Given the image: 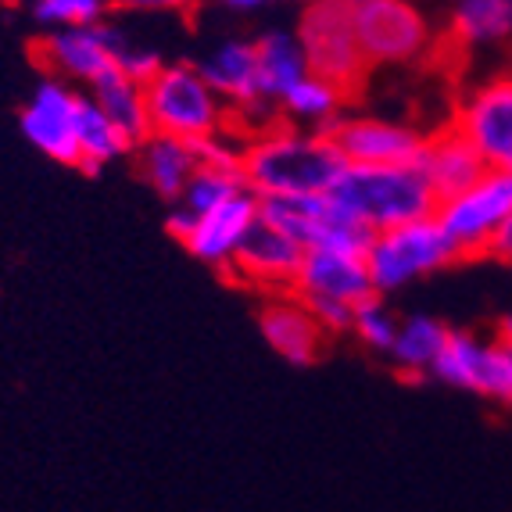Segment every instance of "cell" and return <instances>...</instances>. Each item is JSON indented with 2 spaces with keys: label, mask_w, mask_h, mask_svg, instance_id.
I'll return each instance as SVG.
<instances>
[{
  "label": "cell",
  "mask_w": 512,
  "mask_h": 512,
  "mask_svg": "<svg viewBox=\"0 0 512 512\" xmlns=\"http://www.w3.org/2000/svg\"><path fill=\"white\" fill-rule=\"evenodd\" d=\"M341 147L330 133L298 129L287 122H269L244 140V183L258 201L269 197H326L341 183Z\"/></svg>",
  "instance_id": "cell-1"
},
{
  "label": "cell",
  "mask_w": 512,
  "mask_h": 512,
  "mask_svg": "<svg viewBox=\"0 0 512 512\" xmlns=\"http://www.w3.org/2000/svg\"><path fill=\"white\" fill-rule=\"evenodd\" d=\"M355 226L376 233L434 219L437 194L419 165H348L341 183L326 194Z\"/></svg>",
  "instance_id": "cell-2"
},
{
  "label": "cell",
  "mask_w": 512,
  "mask_h": 512,
  "mask_svg": "<svg viewBox=\"0 0 512 512\" xmlns=\"http://www.w3.org/2000/svg\"><path fill=\"white\" fill-rule=\"evenodd\" d=\"M147 115H151V133L194 140V144H205L233 129V108L205 83L194 61H169L147 83Z\"/></svg>",
  "instance_id": "cell-3"
},
{
  "label": "cell",
  "mask_w": 512,
  "mask_h": 512,
  "mask_svg": "<svg viewBox=\"0 0 512 512\" xmlns=\"http://www.w3.org/2000/svg\"><path fill=\"white\" fill-rule=\"evenodd\" d=\"M308 72L333 83L344 94H359L369 76V61L362 54L351 0H305L294 26Z\"/></svg>",
  "instance_id": "cell-4"
},
{
  "label": "cell",
  "mask_w": 512,
  "mask_h": 512,
  "mask_svg": "<svg viewBox=\"0 0 512 512\" xmlns=\"http://www.w3.org/2000/svg\"><path fill=\"white\" fill-rule=\"evenodd\" d=\"M455 262H459V251L444 237L437 219H419L409 226H398V230L376 233L366 251L369 280H373V291L380 298L405 291L416 280H427Z\"/></svg>",
  "instance_id": "cell-5"
},
{
  "label": "cell",
  "mask_w": 512,
  "mask_h": 512,
  "mask_svg": "<svg viewBox=\"0 0 512 512\" xmlns=\"http://www.w3.org/2000/svg\"><path fill=\"white\" fill-rule=\"evenodd\" d=\"M369 69L416 65L434 51V26L416 0H351Z\"/></svg>",
  "instance_id": "cell-6"
},
{
  "label": "cell",
  "mask_w": 512,
  "mask_h": 512,
  "mask_svg": "<svg viewBox=\"0 0 512 512\" xmlns=\"http://www.w3.org/2000/svg\"><path fill=\"white\" fill-rule=\"evenodd\" d=\"M512 215V172H487L470 190L437 201V226L452 240L459 258L491 255L495 237Z\"/></svg>",
  "instance_id": "cell-7"
},
{
  "label": "cell",
  "mask_w": 512,
  "mask_h": 512,
  "mask_svg": "<svg viewBox=\"0 0 512 512\" xmlns=\"http://www.w3.org/2000/svg\"><path fill=\"white\" fill-rule=\"evenodd\" d=\"M430 380L512 409V348L498 337L452 330L434 369H430Z\"/></svg>",
  "instance_id": "cell-8"
},
{
  "label": "cell",
  "mask_w": 512,
  "mask_h": 512,
  "mask_svg": "<svg viewBox=\"0 0 512 512\" xmlns=\"http://www.w3.org/2000/svg\"><path fill=\"white\" fill-rule=\"evenodd\" d=\"M33 61L43 76H54L69 86H90L119 69V26L101 22V26L79 29H51L33 40Z\"/></svg>",
  "instance_id": "cell-9"
},
{
  "label": "cell",
  "mask_w": 512,
  "mask_h": 512,
  "mask_svg": "<svg viewBox=\"0 0 512 512\" xmlns=\"http://www.w3.org/2000/svg\"><path fill=\"white\" fill-rule=\"evenodd\" d=\"M86 90L61 83L54 76H40L33 94L26 97L18 111V129L22 137L51 162L65 169H79V115H83Z\"/></svg>",
  "instance_id": "cell-10"
},
{
  "label": "cell",
  "mask_w": 512,
  "mask_h": 512,
  "mask_svg": "<svg viewBox=\"0 0 512 512\" xmlns=\"http://www.w3.org/2000/svg\"><path fill=\"white\" fill-rule=\"evenodd\" d=\"M448 126L470 140L491 172H512V69L470 86Z\"/></svg>",
  "instance_id": "cell-11"
},
{
  "label": "cell",
  "mask_w": 512,
  "mask_h": 512,
  "mask_svg": "<svg viewBox=\"0 0 512 512\" xmlns=\"http://www.w3.org/2000/svg\"><path fill=\"white\" fill-rule=\"evenodd\" d=\"M330 137L341 147L348 165H416L430 133L412 122L344 111L341 119L333 122Z\"/></svg>",
  "instance_id": "cell-12"
},
{
  "label": "cell",
  "mask_w": 512,
  "mask_h": 512,
  "mask_svg": "<svg viewBox=\"0 0 512 512\" xmlns=\"http://www.w3.org/2000/svg\"><path fill=\"white\" fill-rule=\"evenodd\" d=\"M258 330L273 355H280L287 366L308 369L323 359L330 333L316 323L308 305L294 291L265 294L258 301Z\"/></svg>",
  "instance_id": "cell-13"
},
{
  "label": "cell",
  "mask_w": 512,
  "mask_h": 512,
  "mask_svg": "<svg viewBox=\"0 0 512 512\" xmlns=\"http://www.w3.org/2000/svg\"><path fill=\"white\" fill-rule=\"evenodd\" d=\"M301 258H305V251L291 237H283L269 222L258 219L255 230L248 233V240L240 244L226 280L240 283V287H251L262 298L265 294H287L294 291Z\"/></svg>",
  "instance_id": "cell-14"
},
{
  "label": "cell",
  "mask_w": 512,
  "mask_h": 512,
  "mask_svg": "<svg viewBox=\"0 0 512 512\" xmlns=\"http://www.w3.org/2000/svg\"><path fill=\"white\" fill-rule=\"evenodd\" d=\"M194 65H197V72L205 76V83L233 108V122H240L244 115H255V111H269V104L262 101V83H258L255 40H244V36L219 40L215 47H208ZM269 115H273V111H269Z\"/></svg>",
  "instance_id": "cell-15"
},
{
  "label": "cell",
  "mask_w": 512,
  "mask_h": 512,
  "mask_svg": "<svg viewBox=\"0 0 512 512\" xmlns=\"http://www.w3.org/2000/svg\"><path fill=\"white\" fill-rule=\"evenodd\" d=\"M262 219V201L251 190H244L240 197L226 201V205L212 208V212L197 215L194 230L183 240L190 258L205 262L215 273H230L233 258H237L240 244L248 240V233L255 230V222Z\"/></svg>",
  "instance_id": "cell-16"
},
{
  "label": "cell",
  "mask_w": 512,
  "mask_h": 512,
  "mask_svg": "<svg viewBox=\"0 0 512 512\" xmlns=\"http://www.w3.org/2000/svg\"><path fill=\"white\" fill-rule=\"evenodd\" d=\"M294 294L301 301H337V305L359 308L362 301L376 298L369 265L362 255H341V251L312 248L305 251L294 280Z\"/></svg>",
  "instance_id": "cell-17"
},
{
  "label": "cell",
  "mask_w": 512,
  "mask_h": 512,
  "mask_svg": "<svg viewBox=\"0 0 512 512\" xmlns=\"http://www.w3.org/2000/svg\"><path fill=\"white\" fill-rule=\"evenodd\" d=\"M133 169L144 180V187L172 208L180 205L187 183L201 169V144L165 137V133H147L133 151Z\"/></svg>",
  "instance_id": "cell-18"
},
{
  "label": "cell",
  "mask_w": 512,
  "mask_h": 512,
  "mask_svg": "<svg viewBox=\"0 0 512 512\" xmlns=\"http://www.w3.org/2000/svg\"><path fill=\"white\" fill-rule=\"evenodd\" d=\"M416 165L423 169V176H427L430 187H434L437 201L462 194V190H470L473 183L484 180L487 172H491L484 165V158L473 151L470 140L462 137L455 126L434 129V133L427 137V147H423V154H419Z\"/></svg>",
  "instance_id": "cell-19"
},
{
  "label": "cell",
  "mask_w": 512,
  "mask_h": 512,
  "mask_svg": "<svg viewBox=\"0 0 512 512\" xmlns=\"http://www.w3.org/2000/svg\"><path fill=\"white\" fill-rule=\"evenodd\" d=\"M448 40L459 51L512 43V0H452Z\"/></svg>",
  "instance_id": "cell-20"
},
{
  "label": "cell",
  "mask_w": 512,
  "mask_h": 512,
  "mask_svg": "<svg viewBox=\"0 0 512 512\" xmlns=\"http://www.w3.org/2000/svg\"><path fill=\"white\" fill-rule=\"evenodd\" d=\"M258 47V83H262V101L269 108L291 94L294 86L308 76V61L301 43L294 33H283V29H269V33L255 36Z\"/></svg>",
  "instance_id": "cell-21"
},
{
  "label": "cell",
  "mask_w": 512,
  "mask_h": 512,
  "mask_svg": "<svg viewBox=\"0 0 512 512\" xmlns=\"http://www.w3.org/2000/svg\"><path fill=\"white\" fill-rule=\"evenodd\" d=\"M90 101L97 104V108L108 115L115 126L126 133L133 144H140V140L151 133V115H147V86L140 83V79L126 76L122 69L108 72L104 79H97L90 90Z\"/></svg>",
  "instance_id": "cell-22"
},
{
  "label": "cell",
  "mask_w": 512,
  "mask_h": 512,
  "mask_svg": "<svg viewBox=\"0 0 512 512\" xmlns=\"http://www.w3.org/2000/svg\"><path fill=\"white\" fill-rule=\"evenodd\" d=\"M344 111H348V94L308 72L291 94L276 104V119L287 122V126H298V129L330 133L333 122L341 119Z\"/></svg>",
  "instance_id": "cell-23"
},
{
  "label": "cell",
  "mask_w": 512,
  "mask_h": 512,
  "mask_svg": "<svg viewBox=\"0 0 512 512\" xmlns=\"http://www.w3.org/2000/svg\"><path fill=\"white\" fill-rule=\"evenodd\" d=\"M330 197H269L262 201V222H269L283 237H291L301 251L319 248L323 233L333 222Z\"/></svg>",
  "instance_id": "cell-24"
},
{
  "label": "cell",
  "mask_w": 512,
  "mask_h": 512,
  "mask_svg": "<svg viewBox=\"0 0 512 512\" xmlns=\"http://www.w3.org/2000/svg\"><path fill=\"white\" fill-rule=\"evenodd\" d=\"M448 333H452V326H444L441 319H434V316H423V312L405 316L402 323H398V341H394L391 355H387L394 373L430 376L437 355H441L444 344H448Z\"/></svg>",
  "instance_id": "cell-25"
},
{
  "label": "cell",
  "mask_w": 512,
  "mask_h": 512,
  "mask_svg": "<svg viewBox=\"0 0 512 512\" xmlns=\"http://www.w3.org/2000/svg\"><path fill=\"white\" fill-rule=\"evenodd\" d=\"M137 144L122 133L115 122L90 101V94L83 97V115H79V172L86 176H97L108 165L122 162V158H133Z\"/></svg>",
  "instance_id": "cell-26"
},
{
  "label": "cell",
  "mask_w": 512,
  "mask_h": 512,
  "mask_svg": "<svg viewBox=\"0 0 512 512\" xmlns=\"http://www.w3.org/2000/svg\"><path fill=\"white\" fill-rule=\"evenodd\" d=\"M244 190H248V183H244V172L201 165L194 180L187 183V190H183L180 208H187L190 215H205V212H212V208L233 201V197H240Z\"/></svg>",
  "instance_id": "cell-27"
},
{
  "label": "cell",
  "mask_w": 512,
  "mask_h": 512,
  "mask_svg": "<svg viewBox=\"0 0 512 512\" xmlns=\"http://www.w3.org/2000/svg\"><path fill=\"white\" fill-rule=\"evenodd\" d=\"M111 0H33L29 15L40 26V33L51 29H79V26H101L111 18Z\"/></svg>",
  "instance_id": "cell-28"
},
{
  "label": "cell",
  "mask_w": 512,
  "mask_h": 512,
  "mask_svg": "<svg viewBox=\"0 0 512 512\" xmlns=\"http://www.w3.org/2000/svg\"><path fill=\"white\" fill-rule=\"evenodd\" d=\"M398 323L402 319L394 316L391 308H387V301L376 294V298L362 301L359 308H355V323H351V333L359 337L362 348H369L373 355H391L394 341H398Z\"/></svg>",
  "instance_id": "cell-29"
},
{
  "label": "cell",
  "mask_w": 512,
  "mask_h": 512,
  "mask_svg": "<svg viewBox=\"0 0 512 512\" xmlns=\"http://www.w3.org/2000/svg\"><path fill=\"white\" fill-rule=\"evenodd\" d=\"M165 65H169V61H165L162 47L137 40V36H129L126 29L119 26V69L126 72V76L140 79V83L147 86L158 72L165 69Z\"/></svg>",
  "instance_id": "cell-30"
},
{
  "label": "cell",
  "mask_w": 512,
  "mask_h": 512,
  "mask_svg": "<svg viewBox=\"0 0 512 512\" xmlns=\"http://www.w3.org/2000/svg\"><path fill=\"white\" fill-rule=\"evenodd\" d=\"M205 0H111V8L119 15H158V18H172V15H194Z\"/></svg>",
  "instance_id": "cell-31"
},
{
  "label": "cell",
  "mask_w": 512,
  "mask_h": 512,
  "mask_svg": "<svg viewBox=\"0 0 512 512\" xmlns=\"http://www.w3.org/2000/svg\"><path fill=\"white\" fill-rule=\"evenodd\" d=\"M215 8H226V11H262V8H273L280 0H208Z\"/></svg>",
  "instance_id": "cell-32"
},
{
  "label": "cell",
  "mask_w": 512,
  "mask_h": 512,
  "mask_svg": "<svg viewBox=\"0 0 512 512\" xmlns=\"http://www.w3.org/2000/svg\"><path fill=\"white\" fill-rule=\"evenodd\" d=\"M491 255L502 258V262H512V215L505 219L502 233L495 237V248H491Z\"/></svg>",
  "instance_id": "cell-33"
},
{
  "label": "cell",
  "mask_w": 512,
  "mask_h": 512,
  "mask_svg": "<svg viewBox=\"0 0 512 512\" xmlns=\"http://www.w3.org/2000/svg\"><path fill=\"white\" fill-rule=\"evenodd\" d=\"M495 337H498V341H502V344H509V348H512V312H509V316H502V319H498V330H495Z\"/></svg>",
  "instance_id": "cell-34"
},
{
  "label": "cell",
  "mask_w": 512,
  "mask_h": 512,
  "mask_svg": "<svg viewBox=\"0 0 512 512\" xmlns=\"http://www.w3.org/2000/svg\"><path fill=\"white\" fill-rule=\"evenodd\" d=\"M4 4H15V8H29L33 0H4Z\"/></svg>",
  "instance_id": "cell-35"
}]
</instances>
